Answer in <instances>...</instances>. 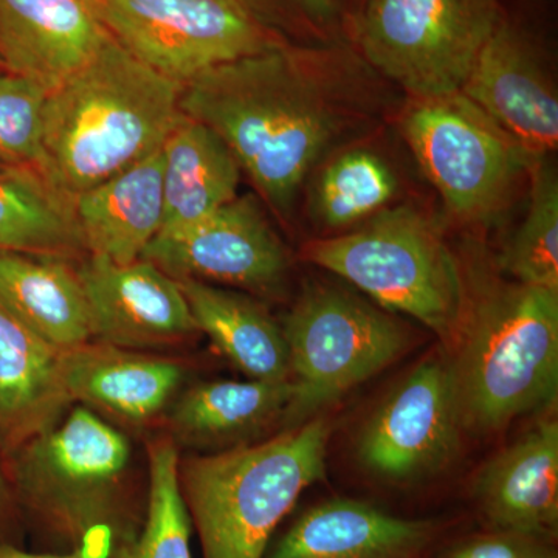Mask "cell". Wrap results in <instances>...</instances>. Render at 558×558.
<instances>
[{"label": "cell", "instance_id": "obj_6", "mask_svg": "<svg viewBox=\"0 0 558 558\" xmlns=\"http://www.w3.org/2000/svg\"><path fill=\"white\" fill-rule=\"evenodd\" d=\"M304 253L385 310L409 315L454 343L464 275L442 234L416 208L381 209L351 233L310 242Z\"/></svg>", "mask_w": 558, "mask_h": 558}, {"label": "cell", "instance_id": "obj_13", "mask_svg": "<svg viewBox=\"0 0 558 558\" xmlns=\"http://www.w3.org/2000/svg\"><path fill=\"white\" fill-rule=\"evenodd\" d=\"M76 269L95 341L149 351L178 347L199 333L179 282L150 260L119 264L87 255Z\"/></svg>", "mask_w": 558, "mask_h": 558}, {"label": "cell", "instance_id": "obj_5", "mask_svg": "<svg viewBox=\"0 0 558 558\" xmlns=\"http://www.w3.org/2000/svg\"><path fill=\"white\" fill-rule=\"evenodd\" d=\"M329 438V422L317 417L253 446L179 457L202 556L264 558L301 494L325 476Z\"/></svg>", "mask_w": 558, "mask_h": 558}, {"label": "cell", "instance_id": "obj_28", "mask_svg": "<svg viewBox=\"0 0 558 558\" xmlns=\"http://www.w3.org/2000/svg\"><path fill=\"white\" fill-rule=\"evenodd\" d=\"M526 218L502 253L501 269L521 284L558 292V179L549 156L529 165Z\"/></svg>", "mask_w": 558, "mask_h": 558}, {"label": "cell", "instance_id": "obj_7", "mask_svg": "<svg viewBox=\"0 0 558 558\" xmlns=\"http://www.w3.org/2000/svg\"><path fill=\"white\" fill-rule=\"evenodd\" d=\"M501 20L499 0H365L352 36L371 69L435 98L461 92Z\"/></svg>", "mask_w": 558, "mask_h": 558}, {"label": "cell", "instance_id": "obj_31", "mask_svg": "<svg viewBox=\"0 0 558 558\" xmlns=\"http://www.w3.org/2000/svg\"><path fill=\"white\" fill-rule=\"evenodd\" d=\"M439 558H558L549 539L494 529L453 543Z\"/></svg>", "mask_w": 558, "mask_h": 558}, {"label": "cell", "instance_id": "obj_30", "mask_svg": "<svg viewBox=\"0 0 558 558\" xmlns=\"http://www.w3.org/2000/svg\"><path fill=\"white\" fill-rule=\"evenodd\" d=\"M271 31L277 27L317 43L329 40L339 22L337 0H244Z\"/></svg>", "mask_w": 558, "mask_h": 558}, {"label": "cell", "instance_id": "obj_18", "mask_svg": "<svg viewBox=\"0 0 558 558\" xmlns=\"http://www.w3.org/2000/svg\"><path fill=\"white\" fill-rule=\"evenodd\" d=\"M494 529L549 539L558 527V424L545 421L481 469L473 484Z\"/></svg>", "mask_w": 558, "mask_h": 558}, {"label": "cell", "instance_id": "obj_3", "mask_svg": "<svg viewBox=\"0 0 558 558\" xmlns=\"http://www.w3.org/2000/svg\"><path fill=\"white\" fill-rule=\"evenodd\" d=\"M182 87L110 35L47 95L40 175L73 201L156 153L182 117Z\"/></svg>", "mask_w": 558, "mask_h": 558}, {"label": "cell", "instance_id": "obj_25", "mask_svg": "<svg viewBox=\"0 0 558 558\" xmlns=\"http://www.w3.org/2000/svg\"><path fill=\"white\" fill-rule=\"evenodd\" d=\"M0 250L76 259L86 253L73 201L38 171L0 170Z\"/></svg>", "mask_w": 558, "mask_h": 558}, {"label": "cell", "instance_id": "obj_9", "mask_svg": "<svg viewBox=\"0 0 558 558\" xmlns=\"http://www.w3.org/2000/svg\"><path fill=\"white\" fill-rule=\"evenodd\" d=\"M402 134L454 218L490 222L535 159L461 92L413 98Z\"/></svg>", "mask_w": 558, "mask_h": 558}, {"label": "cell", "instance_id": "obj_17", "mask_svg": "<svg viewBox=\"0 0 558 558\" xmlns=\"http://www.w3.org/2000/svg\"><path fill=\"white\" fill-rule=\"evenodd\" d=\"M435 535L433 521L336 498L306 510L264 558H416Z\"/></svg>", "mask_w": 558, "mask_h": 558}, {"label": "cell", "instance_id": "obj_16", "mask_svg": "<svg viewBox=\"0 0 558 558\" xmlns=\"http://www.w3.org/2000/svg\"><path fill=\"white\" fill-rule=\"evenodd\" d=\"M109 36L92 0H0V68L49 90Z\"/></svg>", "mask_w": 558, "mask_h": 558}, {"label": "cell", "instance_id": "obj_24", "mask_svg": "<svg viewBox=\"0 0 558 558\" xmlns=\"http://www.w3.org/2000/svg\"><path fill=\"white\" fill-rule=\"evenodd\" d=\"M178 282L199 332L248 379L289 380L284 333L264 307L236 290L196 279Z\"/></svg>", "mask_w": 558, "mask_h": 558}, {"label": "cell", "instance_id": "obj_29", "mask_svg": "<svg viewBox=\"0 0 558 558\" xmlns=\"http://www.w3.org/2000/svg\"><path fill=\"white\" fill-rule=\"evenodd\" d=\"M49 89L38 81L0 75V161L38 171L44 163V106Z\"/></svg>", "mask_w": 558, "mask_h": 558}, {"label": "cell", "instance_id": "obj_27", "mask_svg": "<svg viewBox=\"0 0 558 558\" xmlns=\"http://www.w3.org/2000/svg\"><path fill=\"white\" fill-rule=\"evenodd\" d=\"M179 447L163 435L146 442L148 502L137 537L110 558H193L190 515L180 494Z\"/></svg>", "mask_w": 558, "mask_h": 558}, {"label": "cell", "instance_id": "obj_33", "mask_svg": "<svg viewBox=\"0 0 558 558\" xmlns=\"http://www.w3.org/2000/svg\"><path fill=\"white\" fill-rule=\"evenodd\" d=\"M0 558H90L81 556L76 553H33L25 548H16V546H0Z\"/></svg>", "mask_w": 558, "mask_h": 558}, {"label": "cell", "instance_id": "obj_23", "mask_svg": "<svg viewBox=\"0 0 558 558\" xmlns=\"http://www.w3.org/2000/svg\"><path fill=\"white\" fill-rule=\"evenodd\" d=\"M161 154L165 207L160 233L194 226L238 196L240 163L207 124L182 112Z\"/></svg>", "mask_w": 558, "mask_h": 558}, {"label": "cell", "instance_id": "obj_2", "mask_svg": "<svg viewBox=\"0 0 558 558\" xmlns=\"http://www.w3.org/2000/svg\"><path fill=\"white\" fill-rule=\"evenodd\" d=\"M27 535L47 553L110 558L137 537L148 475L135 470L126 432L72 405L46 432L3 457Z\"/></svg>", "mask_w": 558, "mask_h": 558}, {"label": "cell", "instance_id": "obj_22", "mask_svg": "<svg viewBox=\"0 0 558 558\" xmlns=\"http://www.w3.org/2000/svg\"><path fill=\"white\" fill-rule=\"evenodd\" d=\"M70 260L0 250V303L60 352L94 341L86 293Z\"/></svg>", "mask_w": 558, "mask_h": 558}, {"label": "cell", "instance_id": "obj_21", "mask_svg": "<svg viewBox=\"0 0 558 558\" xmlns=\"http://www.w3.org/2000/svg\"><path fill=\"white\" fill-rule=\"evenodd\" d=\"M290 380H211L183 389L167 416L175 446L216 453L245 446L278 418H284Z\"/></svg>", "mask_w": 558, "mask_h": 558}, {"label": "cell", "instance_id": "obj_1", "mask_svg": "<svg viewBox=\"0 0 558 558\" xmlns=\"http://www.w3.org/2000/svg\"><path fill=\"white\" fill-rule=\"evenodd\" d=\"M354 61L340 47L269 50L205 70L180 94V110L226 142L275 211H292L304 179L362 113Z\"/></svg>", "mask_w": 558, "mask_h": 558}, {"label": "cell", "instance_id": "obj_8", "mask_svg": "<svg viewBox=\"0 0 558 558\" xmlns=\"http://www.w3.org/2000/svg\"><path fill=\"white\" fill-rule=\"evenodd\" d=\"M293 395L288 428L315 417L405 351L409 336L387 312L352 293L312 286L286 318Z\"/></svg>", "mask_w": 558, "mask_h": 558}, {"label": "cell", "instance_id": "obj_15", "mask_svg": "<svg viewBox=\"0 0 558 558\" xmlns=\"http://www.w3.org/2000/svg\"><path fill=\"white\" fill-rule=\"evenodd\" d=\"M62 377L78 403L123 432L167 416L183 391L186 369L175 359L89 341L62 352Z\"/></svg>", "mask_w": 558, "mask_h": 558}, {"label": "cell", "instance_id": "obj_26", "mask_svg": "<svg viewBox=\"0 0 558 558\" xmlns=\"http://www.w3.org/2000/svg\"><path fill=\"white\" fill-rule=\"evenodd\" d=\"M396 191L398 178L380 156L368 149L344 150L319 172L312 213L326 229H347L387 208Z\"/></svg>", "mask_w": 558, "mask_h": 558}, {"label": "cell", "instance_id": "obj_10", "mask_svg": "<svg viewBox=\"0 0 558 558\" xmlns=\"http://www.w3.org/2000/svg\"><path fill=\"white\" fill-rule=\"evenodd\" d=\"M106 31L180 86L286 43L244 0H92Z\"/></svg>", "mask_w": 558, "mask_h": 558}, {"label": "cell", "instance_id": "obj_20", "mask_svg": "<svg viewBox=\"0 0 558 558\" xmlns=\"http://www.w3.org/2000/svg\"><path fill=\"white\" fill-rule=\"evenodd\" d=\"M161 148L73 199L87 255L128 264L160 233L163 222Z\"/></svg>", "mask_w": 558, "mask_h": 558}, {"label": "cell", "instance_id": "obj_11", "mask_svg": "<svg viewBox=\"0 0 558 558\" xmlns=\"http://www.w3.org/2000/svg\"><path fill=\"white\" fill-rule=\"evenodd\" d=\"M461 433L450 362L438 355L411 371L374 411L357 454L377 478H427L449 464Z\"/></svg>", "mask_w": 558, "mask_h": 558}, {"label": "cell", "instance_id": "obj_4", "mask_svg": "<svg viewBox=\"0 0 558 558\" xmlns=\"http://www.w3.org/2000/svg\"><path fill=\"white\" fill-rule=\"evenodd\" d=\"M453 344L462 432L488 435L556 403L557 290L473 275Z\"/></svg>", "mask_w": 558, "mask_h": 558}, {"label": "cell", "instance_id": "obj_19", "mask_svg": "<svg viewBox=\"0 0 558 558\" xmlns=\"http://www.w3.org/2000/svg\"><path fill=\"white\" fill-rule=\"evenodd\" d=\"M62 352L25 328L0 303V454L53 427L73 405Z\"/></svg>", "mask_w": 558, "mask_h": 558}, {"label": "cell", "instance_id": "obj_12", "mask_svg": "<svg viewBox=\"0 0 558 558\" xmlns=\"http://www.w3.org/2000/svg\"><path fill=\"white\" fill-rule=\"evenodd\" d=\"M175 281L196 279L269 292L288 274L284 245L258 199L236 196L186 229L160 233L142 255Z\"/></svg>", "mask_w": 558, "mask_h": 558}, {"label": "cell", "instance_id": "obj_32", "mask_svg": "<svg viewBox=\"0 0 558 558\" xmlns=\"http://www.w3.org/2000/svg\"><path fill=\"white\" fill-rule=\"evenodd\" d=\"M25 537H27V531H25L24 519L0 454V546L24 548Z\"/></svg>", "mask_w": 558, "mask_h": 558}, {"label": "cell", "instance_id": "obj_14", "mask_svg": "<svg viewBox=\"0 0 558 558\" xmlns=\"http://www.w3.org/2000/svg\"><path fill=\"white\" fill-rule=\"evenodd\" d=\"M461 94L532 157L557 149L556 84L538 44L515 22L502 16Z\"/></svg>", "mask_w": 558, "mask_h": 558}]
</instances>
